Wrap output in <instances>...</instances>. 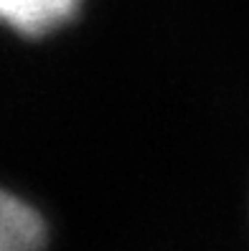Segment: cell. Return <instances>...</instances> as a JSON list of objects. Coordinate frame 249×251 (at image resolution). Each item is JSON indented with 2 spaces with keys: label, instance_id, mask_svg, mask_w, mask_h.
<instances>
[{
  "label": "cell",
  "instance_id": "cell-1",
  "mask_svg": "<svg viewBox=\"0 0 249 251\" xmlns=\"http://www.w3.org/2000/svg\"><path fill=\"white\" fill-rule=\"evenodd\" d=\"M82 0H0V23L23 36H46L74 18Z\"/></svg>",
  "mask_w": 249,
  "mask_h": 251
},
{
  "label": "cell",
  "instance_id": "cell-2",
  "mask_svg": "<svg viewBox=\"0 0 249 251\" xmlns=\"http://www.w3.org/2000/svg\"><path fill=\"white\" fill-rule=\"evenodd\" d=\"M46 239L38 211L0 188V251H43Z\"/></svg>",
  "mask_w": 249,
  "mask_h": 251
}]
</instances>
